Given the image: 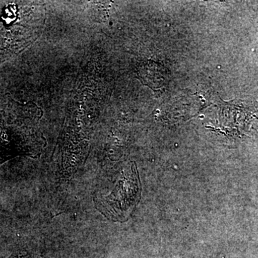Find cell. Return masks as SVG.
I'll list each match as a JSON object with an SVG mask.
<instances>
[{
  "mask_svg": "<svg viewBox=\"0 0 258 258\" xmlns=\"http://www.w3.org/2000/svg\"><path fill=\"white\" fill-rule=\"evenodd\" d=\"M141 191L138 171L134 164L128 170L123 171L109 195L95 199V206L108 220L125 222L140 201Z\"/></svg>",
  "mask_w": 258,
  "mask_h": 258,
  "instance_id": "obj_1",
  "label": "cell"
},
{
  "mask_svg": "<svg viewBox=\"0 0 258 258\" xmlns=\"http://www.w3.org/2000/svg\"><path fill=\"white\" fill-rule=\"evenodd\" d=\"M8 258H28V255L23 252H15Z\"/></svg>",
  "mask_w": 258,
  "mask_h": 258,
  "instance_id": "obj_3",
  "label": "cell"
},
{
  "mask_svg": "<svg viewBox=\"0 0 258 258\" xmlns=\"http://www.w3.org/2000/svg\"><path fill=\"white\" fill-rule=\"evenodd\" d=\"M19 28L0 30V63L10 58L23 47L25 39Z\"/></svg>",
  "mask_w": 258,
  "mask_h": 258,
  "instance_id": "obj_2",
  "label": "cell"
}]
</instances>
